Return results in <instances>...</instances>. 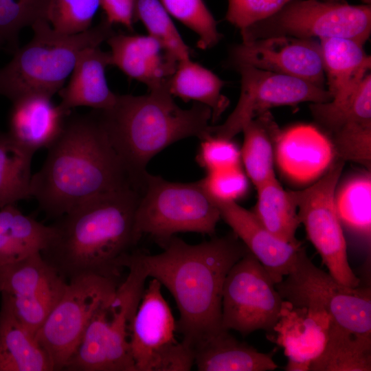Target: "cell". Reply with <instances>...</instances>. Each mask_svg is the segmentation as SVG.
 <instances>
[{
	"mask_svg": "<svg viewBox=\"0 0 371 371\" xmlns=\"http://www.w3.org/2000/svg\"><path fill=\"white\" fill-rule=\"evenodd\" d=\"M194 365L199 371H270L278 368L270 354L241 342L222 329L193 348Z\"/></svg>",
	"mask_w": 371,
	"mask_h": 371,
	"instance_id": "obj_25",
	"label": "cell"
},
{
	"mask_svg": "<svg viewBox=\"0 0 371 371\" xmlns=\"http://www.w3.org/2000/svg\"><path fill=\"white\" fill-rule=\"evenodd\" d=\"M48 1L0 0V36L13 52L19 47L21 30L45 19Z\"/></svg>",
	"mask_w": 371,
	"mask_h": 371,
	"instance_id": "obj_37",
	"label": "cell"
},
{
	"mask_svg": "<svg viewBox=\"0 0 371 371\" xmlns=\"http://www.w3.org/2000/svg\"><path fill=\"white\" fill-rule=\"evenodd\" d=\"M370 174L356 175L337 187L335 203L342 226L367 239L370 237Z\"/></svg>",
	"mask_w": 371,
	"mask_h": 371,
	"instance_id": "obj_33",
	"label": "cell"
},
{
	"mask_svg": "<svg viewBox=\"0 0 371 371\" xmlns=\"http://www.w3.org/2000/svg\"><path fill=\"white\" fill-rule=\"evenodd\" d=\"M224 85L212 71L188 58L178 62L169 79L168 90L172 96L183 101L193 100L208 106L213 123L229 105L228 99L221 93Z\"/></svg>",
	"mask_w": 371,
	"mask_h": 371,
	"instance_id": "obj_29",
	"label": "cell"
},
{
	"mask_svg": "<svg viewBox=\"0 0 371 371\" xmlns=\"http://www.w3.org/2000/svg\"><path fill=\"white\" fill-rule=\"evenodd\" d=\"M231 60L236 67L250 65L324 88L320 43L314 38L278 36L242 42L233 47Z\"/></svg>",
	"mask_w": 371,
	"mask_h": 371,
	"instance_id": "obj_17",
	"label": "cell"
},
{
	"mask_svg": "<svg viewBox=\"0 0 371 371\" xmlns=\"http://www.w3.org/2000/svg\"><path fill=\"white\" fill-rule=\"evenodd\" d=\"M100 0H49L45 19L56 32L74 35L91 27Z\"/></svg>",
	"mask_w": 371,
	"mask_h": 371,
	"instance_id": "obj_36",
	"label": "cell"
},
{
	"mask_svg": "<svg viewBox=\"0 0 371 371\" xmlns=\"http://www.w3.org/2000/svg\"><path fill=\"white\" fill-rule=\"evenodd\" d=\"M105 19L111 25L120 24L133 30L135 19V0H100Z\"/></svg>",
	"mask_w": 371,
	"mask_h": 371,
	"instance_id": "obj_41",
	"label": "cell"
},
{
	"mask_svg": "<svg viewBox=\"0 0 371 371\" xmlns=\"http://www.w3.org/2000/svg\"><path fill=\"white\" fill-rule=\"evenodd\" d=\"M214 201L221 218L263 265L274 282H280L289 272L301 245L289 243L272 234L252 211L241 207L236 201Z\"/></svg>",
	"mask_w": 371,
	"mask_h": 371,
	"instance_id": "obj_19",
	"label": "cell"
},
{
	"mask_svg": "<svg viewBox=\"0 0 371 371\" xmlns=\"http://www.w3.org/2000/svg\"><path fill=\"white\" fill-rule=\"evenodd\" d=\"M197 161L207 172L238 166L240 150L232 139L210 135L201 139Z\"/></svg>",
	"mask_w": 371,
	"mask_h": 371,
	"instance_id": "obj_40",
	"label": "cell"
},
{
	"mask_svg": "<svg viewBox=\"0 0 371 371\" xmlns=\"http://www.w3.org/2000/svg\"><path fill=\"white\" fill-rule=\"evenodd\" d=\"M236 67L241 76L239 100L223 124L212 126L211 135L216 137L232 139L248 122L276 106L332 99L328 90L300 78L250 65Z\"/></svg>",
	"mask_w": 371,
	"mask_h": 371,
	"instance_id": "obj_14",
	"label": "cell"
},
{
	"mask_svg": "<svg viewBox=\"0 0 371 371\" xmlns=\"http://www.w3.org/2000/svg\"><path fill=\"white\" fill-rule=\"evenodd\" d=\"M52 233L51 225L25 215L15 204L0 208V268L41 253Z\"/></svg>",
	"mask_w": 371,
	"mask_h": 371,
	"instance_id": "obj_27",
	"label": "cell"
},
{
	"mask_svg": "<svg viewBox=\"0 0 371 371\" xmlns=\"http://www.w3.org/2000/svg\"><path fill=\"white\" fill-rule=\"evenodd\" d=\"M328 91V104L343 106L355 95L371 67L363 44L350 38H326L319 41Z\"/></svg>",
	"mask_w": 371,
	"mask_h": 371,
	"instance_id": "obj_22",
	"label": "cell"
},
{
	"mask_svg": "<svg viewBox=\"0 0 371 371\" xmlns=\"http://www.w3.org/2000/svg\"><path fill=\"white\" fill-rule=\"evenodd\" d=\"M331 317L324 311L294 306L283 300L279 317L269 335L284 350L286 371H309L311 363L323 352Z\"/></svg>",
	"mask_w": 371,
	"mask_h": 371,
	"instance_id": "obj_18",
	"label": "cell"
},
{
	"mask_svg": "<svg viewBox=\"0 0 371 371\" xmlns=\"http://www.w3.org/2000/svg\"><path fill=\"white\" fill-rule=\"evenodd\" d=\"M310 110L319 130L331 144L335 157L370 169L371 75L368 74L352 99L339 107L311 103Z\"/></svg>",
	"mask_w": 371,
	"mask_h": 371,
	"instance_id": "obj_16",
	"label": "cell"
},
{
	"mask_svg": "<svg viewBox=\"0 0 371 371\" xmlns=\"http://www.w3.org/2000/svg\"><path fill=\"white\" fill-rule=\"evenodd\" d=\"M370 32V4L350 5L341 0H291L272 16L240 33L242 42L287 36L344 38L364 45Z\"/></svg>",
	"mask_w": 371,
	"mask_h": 371,
	"instance_id": "obj_8",
	"label": "cell"
},
{
	"mask_svg": "<svg viewBox=\"0 0 371 371\" xmlns=\"http://www.w3.org/2000/svg\"><path fill=\"white\" fill-rule=\"evenodd\" d=\"M32 175L30 195L47 216L58 218L91 199L120 190L141 191L111 144L95 111L69 115Z\"/></svg>",
	"mask_w": 371,
	"mask_h": 371,
	"instance_id": "obj_1",
	"label": "cell"
},
{
	"mask_svg": "<svg viewBox=\"0 0 371 371\" xmlns=\"http://www.w3.org/2000/svg\"><path fill=\"white\" fill-rule=\"evenodd\" d=\"M159 254L139 252L148 277L172 294L179 311L177 331L193 350L207 336L222 329V291L232 266L249 250L232 232L197 245L172 236Z\"/></svg>",
	"mask_w": 371,
	"mask_h": 371,
	"instance_id": "obj_2",
	"label": "cell"
},
{
	"mask_svg": "<svg viewBox=\"0 0 371 371\" xmlns=\"http://www.w3.org/2000/svg\"><path fill=\"white\" fill-rule=\"evenodd\" d=\"M70 113L56 105L52 97L31 94L12 102L8 134L23 148L34 153L48 148L60 135Z\"/></svg>",
	"mask_w": 371,
	"mask_h": 371,
	"instance_id": "obj_21",
	"label": "cell"
},
{
	"mask_svg": "<svg viewBox=\"0 0 371 371\" xmlns=\"http://www.w3.org/2000/svg\"><path fill=\"white\" fill-rule=\"evenodd\" d=\"M1 292V275H0V293Z\"/></svg>",
	"mask_w": 371,
	"mask_h": 371,
	"instance_id": "obj_44",
	"label": "cell"
},
{
	"mask_svg": "<svg viewBox=\"0 0 371 371\" xmlns=\"http://www.w3.org/2000/svg\"><path fill=\"white\" fill-rule=\"evenodd\" d=\"M285 277L275 284L283 300L294 306L324 311L339 326L371 335L370 288L340 284L315 266L302 247Z\"/></svg>",
	"mask_w": 371,
	"mask_h": 371,
	"instance_id": "obj_9",
	"label": "cell"
},
{
	"mask_svg": "<svg viewBox=\"0 0 371 371\" xmlns=\"http://www.w3.org/2000/svg\"><path fill=\"white\" fill-rule=\"evenodd\" d=\"M111 65L109 52L100 46L89 47L79 54L67 86L58 93L60 106L66 112L78 106L106 110L115 103L117 94L109 87L105 71Z\"/></svg>",
	"mask_w": 371,
	"mask_h": 371,
	"instance_id": "obj_23",
	"label": "cell"
},
{
	"mask_svg": "<svg viewBox=\"0 0 371 371\" xmlns=\"http://www.w3.org/2000/svg\"><path fill=\"white\" fill-rule=\"evenodd\" d=\"M119 280L84 275L67 281L65 290L36 333L54 370H64L98 307L115 292Z\"/></svg>",
	"mask_w": 371,
	"mask_h": 371,
	"instance_id": "obj_11",
	"label": "cell"
},
{
	"mask_svg": "<svg viewBox=\"0 0 371 371\" xmlns=\"http://www.w3.org/2000/svg\"><path fill=\"white\" fill-rule=\"evenodd\" d=\"M53 371L50 359L36 336L1 299L0 309V371Z\"/></svg>",
	"mask_w": 371,
	"mask_h": 371,
	"instance_id": "obj_26",
	"label": "cell"
},
{
	"mask_svg": "<svg viewBox=\"0 0 371 371\" xmlns=\"http://www.w3.org/2000/svg\"><path fill=\"white\" fill-rule=\"evenodd\" d=\"M1 295L34 336L61 298L65 280L42 256L32 255L0 268Z\"/></svg>",
	"mask_w": 371,
	"mask_h": 371,
	"instance_id": "obj_15",
	"label": "cell"
},
{
	"mask_svg": "<svg viewBox=\"0 0 371 371\" xmlns=\"http://www.w3.org/2000/svg\"><path fill=\"white\" fill-rule=\"evenodd\" d=\"M284 172L306 178L327 168L334 155L326 137L316 127L301 124L281 131L275 155Z\"/></svg>",
	"mask_w": 371,
	"mask_h": 371,
	"instance_id": "obj_24",
	"label": "cell"
},
{
	"mask_svg": "<svg viewBox=\"0 0 371 371\" xmlns=\"http://www.w3.org/2000/svg\"><path fill=\"white\" fill-rule=\"evenodd\" d=\"M140 192L128 188L99 196L57 218L43 258L67 281L90 274L119 280L139 240L135 214Z\"/></svg>",
	"mask_w": 371,
	"mask_h": 371,
	"instance_id": "obj_3",
	"label": "cell"
},
{
	"mask_svg": "<svg viewBox=\"0 0 371 371\" xmlns=\"http://www.w3.org/2000/svg\"><path fill=\"white\" fill-rule=\"evenodd\" d=\"M257 190V201L252 211L260 223L272 234L289 243H300L295 234L300 221L297 205L276 177L262 183Z\"/></svg>",
	"mask_w": 371,
	"mask_h": 371,
	"instance_id": "obj_31",
	"label": "cell"
},
{
	"mask_svg": "<svg viewBox=\"0 0 371 371\" xmlns=\"http://www.w3.org/2000/svg\"><path fill=\"white\" fill-rule=\"evenodd\" d=\"M271 276L249 251L231 268L221 302V326L244 336L262 330L271 334L283 299Z\"/></svg>",
	"mask_w": 371,
	"mask_h": 371,
	"instance_id": "obj_13",
	"label": "cell"
},
{
	"mask_svg": "<svg viewBox=\"0 0 371 371\" xmlns=\"http://www.w3.org/2000/svg\"><path fill=\"white\" fill-rule=\"evenodd\" d=\"M105 18L85 32L66 35L52 29L45 19L35 21L32 38L14 52L0 68V95L12 102L31 94L52 97L64 86L80 53L100 46L115 33Z\"/></svg>",
	"mask_w": 371,
	"mask_h": 371,
	"instance_id": "obj_5",
	"label": "cell"
},
{
	"mask_svg": "<svg viewBox=\"0 0 371 371\" xmlns=\"http://www.w3.org/2000/svg\"><path fill=\"white\" fill-rule=\"evenodd\" d=\"M126 269L125 279L96 310L64 370L135 371L131 327L148 276L138 251L132 252Z\"/></svg>",
	"mask_w": 371,
	"mask_h": 371,
	"instance_id": "obj_6",
	"label": "cell"
},
{
	"mask_svg": "<svg viewBox=\"0 0 371 371\" xmlns=\"http://www.w3.org/2000/svg\"><path fill=\"white\" fill-rule=\"evenodd\" d=\"M344 166V161L337 158L313 185L289 192L297 205L300 221L305 227L307 238L328 273L340 284L356 288L360 280L348 262L346 242L335 203Z\"/></svg>",
	"mask_w": 371,
	"mask_h": 371,
	"instance_id": "obj_10",
	"label": "cell"
},
{
	"mask_svg": "<svg viewBox=\"0 0 371 371\" xmlns=\"http://www.w3.org/2000/svg\"><path fill=\"white\" fill-rule=\"evenodd\" d=\"M5 44L3 38L0 36V48Z\"/></svg>",
	"mask_w": 371,
	"mask_h": 371,
	"instance_id": "obj_42",
	"label": "cell"
},
{
	"mask_svg": "<svg viewBox=\"0 0 371 371\" xmlns=\"http://www.w3.org/2000/svg\"><path fill=\"white\" fill-rule=\"evenodd\" d=\"M177 322L153 278L144 289L133 317L130 347L135 371H188L194 366L193 350L175 337Z\"/></svg>",
	"mask_w": 371,
	"mask_h": 371,
	"instance_id": "obj_12",
	"label": "cell"
},
{
	"mask_svg": "<svg viewBox=\"0 0 371 371\" xmlns=\"http://www.w3.org/2000/svg\"><path fill=\"white\" fill-rule=\"evenodd\" d=\"M168 13L192 30L199 37L197 45L211 48L222 35L217 23L203 0H159Z\"/></svg>",
	"mask_w": 371,
	"mask_h": 371,
	"instance_id": "obj_35",
	"label": "cell"
},
{
	"mask_svg": "<svg viewBox=\"0 0 371 371\" xmlns=\"http://www.w3.org/2000/svg\"><path fill=\"white\" fill-rule=\"evenodd\" d=\"M111 48V65L149 90L168 87L178 61L149 35L117 34L106 41Z\"/></svg>",
	"mask_w": 371,
	"mask_h": 371,
	"instance_id": "obj_20",
	"label": "cell"
},
{
	"mask_svg": "<svg viewBox=\"0 0 371 371\" xmlns=\"http://www.w3.org/2000/svg\"><path fill=\"white\" fill-rule=\"evenodd\" d=\"M135 19L140 21L148 35L157 40L178 62L191 58L190 48L159 0H135Z\"/></svg>",
	"mask_w": 371,
	"mask_h": 371,
	"instance_id": "obj_34",
	"label": "cell"
},
{
	"mask_svg": "<svg viewBox=\"0 0 371 371\" xmlns=\"http://www.w3.org/2000/svg\"><path fill=\"white\" fill-rule=\"evenodd\" d=\"M220 218L202 180L177 183L146 174L135 214L139 239L148 234L160 245L178 232L212 235Z\"/></svg>",
	"mask_w": 371,
	"mask_h": 371,
	"instance_id": "obj_7",
	"label": "cell"
},
{
	"mask_svg": "<svg viewBox=\"0 0 371 371\" xmlns=\"http://www.w3.org/2000/svg\"><path fill=\"white\" fill-rule=\"evenodd\" d=\"M201 180L205 190L215 200L236 201L248 189L247 177L240 166L208 172Z\"/></svg>",
	"mask_w": 371,
	"mask_h": 371,
	"instance_id": "obj_38",
	"label": "cell"
},
{
	"mask_svg": "<svg viewBox=\"0 0 371 371\" xmlns=\"http://www.w3.org/2000/svg\"><path fill=\"white\" fill-rule=\"evenodd\" d=\"M32 156L0 130V208L31 197Z\"/></svg>",
	"mask_w": 371,
	"mask_h": 371,
	"instance_id": "obj_32",
	"label": "cell"
},
{
	"mask_svg": "<svg viewBox=\"0 0 371 371\" xmlns=\"http://www.w3.org/2000/svg\"><path fill=\"white\" fill-rule=\"evenodd\" d=\"M168 87L142 95H117L106 110H94L111 144L136 185L142 188L149 161L169 145L188 137L211 135L212 111L194 102L188 109L174 101Z\"/></svg>",
	"mask_w": 371,
	"mask_h": 371,
	"instance_id": "obj_4",
	"label": "cell"
},
{
	"mask_svg": "<svg viewBox=\"0 0 371 371\" xmlns=\"http://www.w3.org/2000/svg\"><path fill=\"white\" fill-rule=\"evenodd\" d=\"M364 4H370L371 0H361Z\"/></svg>",
	"mask_w": 371,
	"mask_h": 371,
	"instance_id": "obj_43",
	"label": "cell"
},
{
	"mask_svg": "<svg viewBox=\"0 0 371 371\" xmlns=\"http://www.w3.org/2000/svg\"><path fill=\"white\" fill-rule=\"evenodd\" d=\"M310 370H371V335L349 331L331 320L326 346Z\"/></svg>",
	"mask_w": 371,
	"mask_h": 371,
	"instance_id": "obj_30",
	"label": "cell"
},
{
	"mask_svg": "<svg viewBox=\"0 0 371 371\" xmlns=\"http://www.w3.org/2000/svg\"><path fill=\"white\" fill-rule=\"evenodd\" d=\"M291 0H228L225 19L243 31L251 25L265 19Z\"/></svg>",
	"mask_w": 371,
	"mask_h": 371,
	"instance_id": "obj_39",
	"label": "cell"
},
{
	"mask_svg": "<svg viewBox=\"0 0 371 371\" xmlns=\"http://www.w3.org/2000/svg\"><path fill=\"white\" fill-rule=\"evenodd\" d=\"M240 159L256 188L276 177L275 148L281 133L269 111L248 122L243 128Z\"/></svg>",
	"mask_w": 371,
	"mask_h": 371,
	"instance_id": "obj_28",
	"label": "cell"
}]
</instances>
